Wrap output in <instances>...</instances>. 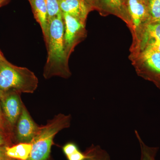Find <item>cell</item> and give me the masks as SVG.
Masks as SVG:
<instances>
[{
	"mask_svg": "<svg viewBox=\"0 0 160 160\" xmlns=\"http://www.w3.org/2000/svg\"><path fill=\"white\" fill-rule=\"evenodd\" d=\"M87 157L86 152H82L79 149L68 156L66 157L68 160H84Z\"/></svg>",
	"mask_w": 160,
	"mask_h": 160,
	"instance_id": "20",
	"label": "cell"
},
{
	"mask_svg": "<svg viewBox=\"0 0 160 160\" xmlns=\"http://www.w3.org/2000/svg\"><path fill=\"white\" fill-rule=\"evenodd\" d=\"M144 50H152V51L160 52V42L158 44L146 46V48L144 49Z\"/></svg>",
	"mask_w": 160,
	"mask_h": 160,
	"instance_id": "23",
	"label": "cell"
},
{
	"mask_svg": "<svg viewBox=\"0 0 160 160\" xmlns=\"http://www.w3.org/2000/svg\"><path fill=\"white\" fill-rule=\"evenodd\" d=\"M64 23V40L68 57L77 40L84 29L85 23L68 13L62 12Z\"/></svg>",
	"mask_w": 160,
	"mask_h": 160,
	"instance_id": "6",
	"label": "cell"
},
{
	"mask_svg": "<svg viewBox=\"0 0 160 160\" xmlns=\"http://www.w3.org/2000/svg\"><path fill=\"white\" fill-rule=\"evenodd\" d=\"M127 10L129 17L136 28L149 21V14L147 4L137 0H126Z\"/></svg>",
	"mask_w": 160,
	"mask_h": 160,
	"instance_id": "7",
	"label": "cell"
},
{
	"mask_svg": "<svg viewBox=\"0 0 160 160\" xmlns=\"http://www.w3.org/2000/svg\"><path fill=\"white\" fill-rule=\"evenodd\" d=\"M49 22L48 36L45 40L48 57L43 76L46 79L56 76L67 78L71 73L64 44L63 15L50 19Z\"/></svg>",
	"mask_w": 160,
	"mask_h": 160,
	"instance_id": "1",
	"label": "cell"
},
{
	"mask_svg": "<svg viewBox=\"0 0 160 160\" xmlns=\"http://www.w3.org/2000/svg\"><path fill=\"white\" fill-rule=\"evenodd\" d=\"M30 1H31V0H29V2H30Z\"/></svg>",
	"mask_w": 160,
	"mask_h": 160,
	"instance_id": "28",
	"label": "cell"
},
{
	"mask_svg": "<svg viewBox=\"0 0 160 160\" xmlns=\"http://www.w3.org/2000/svg\"><path fill=\"white\" fill-rule=\"evenodd\" d=\"M2 92L0 91V130H2V131H6L7 132H9L7 131V129H6V123H5L4 117H3L2 107H1V98Z\"/></svg>",
	"mask_w": 160,
	"mask_h": 160,
	"instance_id": "21",
	"label": "cell"
},
{
	"mask_svg": "<svg viewBox=\"0 0 160 160\" xmlns=\"http://www.w3.org/2000/svg\"><path fill=\"white\" fill-rule=\"evenodd\" d=\"M62 12L68 13L85 23L89 11L83 8L77 0H59Z\"/></svg>",
	"mask_w": 160,
	"mask_h": 160,
	"instance_id": "9",
	"label": "cell"
},
{
	"mask_svg": "<svg viewBox=\"0 0 160 160\" xmlns=\"http://www.w3.org/2000/svg\"><path fill=\"white\" fill-rule=\"evenodd\" d=\"M85 152L87 157L84 160H111L108 152L99 146L92 145Z\"/></svg>",
	"mask_w": 160,
	"mask_h": 160,
	"instance_id": "14",
	"label": "cell"
},
{
	"mask_svg": "<svg viewBox=\"0 0 160 160\" xmlns=\"http://www.w3.org/2000/svg\"><path fill=\"white\" fill-rule=\"evenodd\" d=\"M38 82L34 72L26 67L12 65L0 51V91L32 93L37 89Z\"/></svg>",
	"mask_w": 160,
	"mask_h": 160,
	"instance_id": "2",
	"label": "cell"
},
{
	"mask_svg": "<svg viewBox=\"0 0 160 160\" xmlns=\"http://www.w3.org/2000/svg\"><path fill=\"white\" fill-rule=\"evenodd\" d=\"M49 160H50L49 159Z\"/></svg>",
	"mask_w": 160,
	"mask_h": 160,
	"instance_id": "29",
	"label": "cell"
},
{
	"mask_svg": "<svg viewBox=\"0 0 160 160\" xmlns=\"http://www.w3.org/2000/svg\"><path fill=\"white\" fill-rule=\"evenodd\" d=\"M71 119L70 114L59 113L46 125L40 126L31 142V153L27 160H49L54 137L61 130L70 127Z\"/></svg>",
	"mask_w": 160,
	"mask_h": 160,
	"instance_id": "3",
	"label": "cell"
},
{
	"mask_svg": "<svg viewBox=\"0 0 160 160\" xmlns=\"http://www.w3.org/2000/svg\"><path fill=\"white\" fill-rule=\"evenodd\" d=\"M39 128L40 126L35 122L23 104L22 112L14 128L15 140L17 144L31 143Z\"/></svg>",
	"mask_w": 160,
	"mask_h": 160,
	"instance_id": "5",
	"label": "cell"
},
{
	"mask_svg": "<svg viewBox=\"0 0 160 160\" xmlns=\"http://www.w3.org/2000/svg\"><path fill=\"white\" fill-rule=\"evenodd\" d=\"M31 143H18L13 146H6L5 151L9 158L15 160H27L31 153Z\"/></svg>",
	"mask_w": 160,
	"mask_h": 160,
	"instance_id": "11",
	"label": "cell"
},
{
	"mask_svg": "<svg viewBox=\"0 0 160 160\" xmlns=\"http://www.w3.org/2000/svg\"><path fill=\"white\" fill-rule=\"evenodd\" d=\"M36 20L40 24L45 40L48 36L49 17L48 10L44 0H31L29 2Z\"/></svg>",
	"mask_w": 160,
	"mask_h": 160,
	"instance_id": "8",
	"label": "cell"
},
{
	"mask_svg": "<svg viewBox=\"0 0 160 160\" xmlns=\"http://www.w3.org/2000/svg\"><path fill=\"white\" fill-rule=\"evenodd\" d=\"M160 42V22L149 23L146 26L142 42V47L145 48Z\"/></svg>",
	"mask_w": 160,
	"mask_h": 160,
	"instance_id": "12",
	"label": "cell"
},
{
	"mask_svg": "<svg viewBox=\"0 0 160 160\" xmlns=\"http://www.w3.org/2000/svg\"><path fill=\"white\" fill-rule=\"evenodd\" d=\"M6 0H0V6Z\"/></svg>",
	"mask_w": 160,
	"mask_h": 160,
	"instance_id": "27",
	"label": "cell"
},
{
	"mask_svg": "<svg viewBox=\"0 0 160 160\" xmlns=\"http://www.w3.org/2000/svg\"><path fill=\"white\" fill-rule=\"evenodd\" d=\"M5 147H0V160H15L9 158L6 155L5 151Z\"/></svg>",
	"mask_w": 160,
	"mask_h": 160,
	"instance_id": "22",
	"label": "cell"
},
{
	"mask_svg": "<svg viewBox=\"0 0 160 160\" xmlns=\"http://www.w3.org/2000/svg\"><path fill=\"white\" fill-rule=\"evenodd\" d=\"M78 147L75 143L70 142L63 146L62 150L66 157L68 156L79 150Z\"/></svg>",
	"mask_w": 160,
	"mask_h": 160,
	"instance_id": "18",
	"label": "cell"
},
{
	"mask_svg": "<svg viewBox=\"0 0 160 160\" xmlns=\"http://www.w3.org/2000/svg\"><path fill=\"white\" fill-rule=\"evenodd\" d=\"M137 1H139V2H142L145 3V4H147V3H148V0H137Z\"/></svg>",
	"mask_w": 160,
	"mask_h": 160,
	"instance_id": "26",
	"label": "cell"
},
{
	"mask_svg": "<svg viewBox=\"0 0 160 160\" xmlns=\"http://www.w3.org/2000/svg\"><path fill=\"white\" fill-rule=\"evenodd\" d=\"M86 1L90 9L93 8H96L98 0H86Z\"/></svg>",
	"mask_w": 160,
	"mask_h": 160,
	"instance_id": "24",
	"label": "cell"
},
{
	"mask_svg": "<svg viewBox=\"0 0 160 160\" xmlns=\"http://www.w3.org/2000/svg\"><path fill=\"white\" fill-rule=\"evenodd\" d=\"M96 8L122 17H129L126 0H98Z\"/></svg>",
	"mask_w": 160,
	"mask_h": 160,
	"instance_id": "10",
	"label": "cell"
},
{
	"mask_svg": "<svg viewBox=\"0 0 160 160\" xmlns=\"http://www.w3.org/2000/svg\"><path fill=\"white\" fill-rule=\"evenodd\" d=\"M48 10L49 21L50 19L62 15L60 9L59 0H44Z\"/></svg>",
	"mask_w": 160,
	"mask_h": 160,
	"instance_id": "17",
	"label": "cell"
},
{
	"mask_svg": "<svg viewBox=\"0 0 160 160\" xmlns=\"http://www.w3.org/2000/svg\"><path fill=\"white\" fill-rule=\"evenodd\" d=\"M135 134L141 146L142 152L141 160H155V157L157 152L158 148L150 147L146 146L143 142L142 140L141 139L139 134L137 131H135Z\"/></svg>",
	"mask_w": 160,
	"mask_h": 160,
	"instance_id": "16",
	"label": "cell"
},
{
	"mask_svg": "<svg viewBox=\"0 0 160 160\" xmlns=\"http://www.w3.org/2000/svg\"><path fill=\"white\" fill-rule=\"evenodd\" d=\"M20 94L14 90L2 92L1 107L5 123L9 130H13L22 112L23 103Z\"/></svg>",
	"mask_w": 160,
	"mask_h": 160,
	"instance_id": "4",
	"label": "cell"
},
{
	"mask_svg": "<svg viewBox=\"0 0 160 160\" xmlns=\"http://www.w3.org/2000/svg\"><path fill=\"white\" fill-rule=\"evenodd\" d=\"M149 23L160 22V0H148Z\"/></svg>",
	"mask_w": 160,
	"mask_h": 160,
	"instance_id": "15",
	"label": "cell"
},
{
	"mask_svg": "<svg viewBox=\"0 0 160 160\" xmlns=\"http://www.w3.org/2000/svg\"><path fill=\"white\" fill-rule=\"evenodd\" d=\"M10 133L0 130V147L11 146Z\"/></svg>",
	"mask_w": 160,
	"mask_h": 160,
	"instance_id": "19",
	"label": "cell"
},
{
	"mask_svg": "<svg viewBox=\"0 0 160 160\" xmlns=\"http://www.w3.org/2000/svg\"><path fill=\"white\" fill-rule=\"evenodd\" d=\"M77 1L80 3V4L82 5V6L83 8L89 11V10L90 9V8H89V6L87 5L86 0H77Z\"/></svg>",
	"mask_w": 160,
	"mask_h": 160,
	"instance_id": "25",
	"label": "cell"
},
{
	"mask_svg": "<svg viewBox=\"0 0 160 160\" xmlns=\"http://www.w3.org/2000/svg\"><path fill=\"white\" fill-rule=\"evenodd\" d=\"M142 58L149 71L160 76V52L144 50Z\"/></svg>",
	"mask_w": 160,
	"mask_h": 160,
	"instance_id": "13",
	"label": "cell"
}]
</instances>
